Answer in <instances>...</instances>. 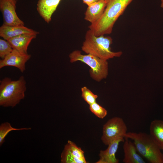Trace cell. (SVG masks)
<instances>
[{
	"label": "cell",
	"instance_id": "1",
	"mask_svg": "<svg viewBox=\"0 0 163 163\" xmlns=\"http://www.w3.org/2000/svg\"><path fill=\"white\" fill-rule=\"evenodd\" d=\"M106 0V5L102 16L88 26L97 36L110 34L117 20L133 0Z\"/></svg>",
	"mask_w": 163,
	"mask_h": 163
},
{
	"label": "cell",
	"instance_id": "2",
	"mask_svg": "<svg viewBox=\"0 0 163 163\" xmlns=\"http://www.w3.org/2000/svg\"><path fill=\"white\" fill-rule=\"evenodd\" d=\"M112 43L111 37L104 35L96 36L89 29L86 33L85 40L81 48L87 54H91L107 60L114 57H119L123 53L120 51L114 52L111 51L110 46Z\"/></svg>",
	"mask_w": 163,
	"mask_h": 163
},
{
	"label": "cell",
	"instance_id": "3",
	"mask_svg": "<svg viewBox=\"0 0 163 163\" xmlns=\"http://www.w3.org/2000/svg\"><path fill=\"white\" fill-rule=\"evenodd\" d=\"M133 141L138 152L151 163H163L161 149L150 135L145 133L127 132L125 138Z\"/></svg>",
	"mask_w": 163,
	"mask_h": 163
},
{
	"label": "cell",
	"instance_id": "4",
	"mask_svg": "<svg viewBox=\"0 0 163 163\" xmlns=\"http://www.w3.org/2000/svg\"><path fill=\"white\" fill-rule=\"evenodd\" d=\"M26 90V82L23 76L17 80L6 77L0 81V105L14 107L24 98Z\"/></svg>",
	"mask_w": 163,
	"mask_h": 163
},
{
	"label": "cell",
	"instance_id": "5",
	"mask_svg": "<svg viewBox=\"0 0 163 163\" xmlns=\"http://www.w3.org/2000/svg\"><path fill=\"white\" fill-rule=\"evenodd\" d=\"M70 62L79 61L88 65L90 68L89 73L91 77L98 82L105 78L108 73V64L107 61L101 59L90 54L83 55L80 50H75L69 55Z\"/></svg>",
	"mask_w": 163,
	"mask_h": 163
},
{
	"label": "cell",
	"instance_id": "6",
	"mask_svg": "<svg viewBox=\"0 0 163 163\" xmlns=\"http://www.w3.org/2000/svg\"><path fill=\"white\" fill-rule=\"evenodd\" d=\"M127 128L121 118L114 117L109 119L103 126L101 139L108 145L111 142L120 138H125Z\"/></svg>",
	"mask_w": 163,
	"mask_h": 163
},
{
	"label": "cell",
	"instance_id": "7",
	"mask_svg": "<svg viewBox=\"0 0 163 163\" xmlns=\"http://www.w3.org/2000/svg\"><path fill=\"white\" fill-rule=\"evenodd\" d=\"M16 0H0V9L3 15V24L14 26L24 25V23L18 16Z\"/></svg>",
	"mask_w": 163,
	"mask_h": 163
},
{
	"label": "cell",
	"instance_id": "8",
	"mask_svg": "<svg viewBox=\"0 0 163 163\" xmlns=\"http://www.w3.org/2000/svg\"><path fill=\"white\" fill-rule=\"evenodd\" d=\"M62 163H86L84 152L72 141L68 140L61 156Z\"/></svg>",
	"mask_w": 163,
	"mask_h": 163
},
{
	"label": "cell",
	"instance_id": "9",
	"mask_svg": "<svg viewBox=\"0 0 163 163\" xmlns=\"http://www.w3.org/2000/svg\"><path fill=\"white\" fill-rule=\"evenodd\" d=\"M31 57L28 54H24L13 49L9 54L0 60V69L5 66L17 68L23 72L25 70V64Z\"/></svg>",
	"mask_w": 163,
	"mask_h": 163
},
{
	"label": "cell",
	"instance_id": "10",
	"mask_svg": "<svg viewBox=\"0 0 163 163\" xmlns=\"http://www.w3.org/2000/svg\"><path fill=\"white\" fill-rule=\"evenodd\" d=\"M124 138L115 140L109 144L108 147L105 150L100 151L99 159L96 163H118L119 160L115 155L120 143L124 142Z\"/></svg>",
	"mask_w": 163,
	"mask_h": 163
},
{
	"label": "cell",
	"instance_id": "11",
	"mask_svg": "<svg viewBox=\"0 0 163 163\" xmlns=\"http://www.w3.org/2000/svg\"><path fill=\"white\" fill-rule=\"evenodd\" d=\"M106 5V0H99L91 4L85 11V19L91 24L96 22L102 16Z\"/></svg>",
	"mask_w": 163,
	"mask_h": 163
},
{
	"label": "cell",
	"instance_id": "12",
	"mask_svg": "<svg viewBox=\"0 0 163 163\" xmlns=\"http://www.w3.org/2000/svg\"><path fill=\"white\" fill-rule=\"evenodd\" d=\"M61 0H39L37 10L44 20L49 23Z\"/></svg>",
	"mask_w": 163,
	"mask_h": 163
},
{
	"label": "cell",
	"instance_id": "13",
	"mask_svg": "<svg viewBox=\"0 0 163 163\" xmlns=\"http://www.w3.org/2000/svg\"><path fill=\"white\" fill-rule=\"evenodd\" d=\"M39 32L24 25L9 26L3 24L0 27V36L6 40L23 34H35Z\"/></svg>",
	"mask_w": 163,
	"mask_h": 163
},
{
	"label": "cell",
	"instance_id": "14",
	"mask_svg": "<svg viewBox=\"0 0 163 163\" xmlns=\"http://www.w3.org/2000/svg\"><path fill=\"white\" fill-rule=\"evenodd\" d=\"M123 146L124 163H145V162L137 153V151L133 142L125 138Z\"/></svg>",
	"mask_w": 163,
	"mask_h": 163
},
{
	"label": "cell",
	"instance_id": "15",
	"mask_svg": "<svg viewBox=\"0 0 163 163\" xmlns=\"http://www.w3.org/2000/svg\"><path fill=\"white\" fill-rule=\"evenodd\" d=\"M37 35L35 34H23L11 38L7 41L13 49L21 53L27 54L28 46Z\"/></svg>",
	"mask_w": 163,
	"mask_h": 163
},
{
	"label": "cell",
	"instance_id": "16",
	"mask_svg": "<svg viewBox=\"0 0 163 163\" xmlns=\"http://www.w3.org/2000/svg\"><path fill=\"white\" fill-rule=\"evenodd\" d=\"M149 134L159 147L163 149V121L155 120L152 121L149 126Z\"/></svg>",
	"mask_w": 163,
	"mask_h": 163
},
{
	"label": "cell",
	"instance_id": "17",
	"mask_svg": "<svg viewBox=\"0 0 163 163\" xmlns=\"http://www.w3.org/2000/svg\"><path fill=\"white\" fill-rule=\"evenodd\" d=\"M30 128H17L13 127L8 122L2 123L0 125V145L2 146L4 142L5 138L8 133L13 130H27L30 129Z\"/></svg>",
	"mask_w": 163,
	"mask_h": 163
},
{
	"label": "cell",
	"instance_id": "18",
	"mask_svg": "<svg viewBox=\"0 0 163 163\" xmlns=\"http://www.w3.org/2000/svg\"><path fill=\"white\" fill-rule=\"evenodd\" d=\"M82 97L89 105L96 102L98 96L94 94L86 86L82 88Z\"/></svg>",
	"mask_w": 163,
	"mask_h": 163
},
{
	"label": "cell",
	"instance_id": "19",
	"mask_svg": "<svg viewBox=\"0 0 163 163\" xmlns=\"http://www.w3.org/2000/svg\"><path fill=\"white\" fill-rule=\"evenodd\" d=\"M90 111L98 117L103 119L107 115V111L96 102L89 105Z\"/></svg>",
	"mask_w": 163,
	"mask_h": 163
},
{
	"label": "cell",
	"instance_id": "20",
	"mask_svg": "<svg viewBox=\"0 0 163 163\" xmlns=\"http://www.w3.org/2000/svg\"><path fill=\"white\" fill-rule=\"evenodd\" d=\"M13 50L12 46L7 40L0 39V57L2 59L11 53Z\"/></svg>",
	"mask_w": 163,
	"mask_h": 163
},
{
	"label": "cell",
	"instance_id": "21",
	"mask_svg": "<svg viewBox=\"0 0 163 163\" xmlns=\"http://www.w3.org/2000/svg\"><path fill=\"white\" fill-rule=\"evenodd\" d=\"M83 2L88 6L91 4L99 0H82Z\"/></svg>",
	"mask_w": 163,
	"mask_h": 163
},
{
	"label": "cell",
	"instance_id": "22",
	"mask_svg": "<svg viewBox=\"0 0 163 163\" xmlns=\"http://www.w3.org/2000/svg\"><path fill=\"white\" fill-rule=\"evenodd\" d=\"M160 7L163 9V0H161Z\"/></svg>",
	"mask_w": 163,
	"mask_h": 163
},
{
	"label": "cell",
	"instance_id": "23",
	"mask_svg": "<svg viewBox=\"0 0 163 163\" xmlns=\"http://www.w3.org/2000/svg\"><path fill=\"white\" fill-rule=\"evenodd\" d=\"M16 0V1H17L18 0Z\"/></svg>",
	"mask_w": 163,
	"mask_h": 163
},
{
	"label": "cell",
	"instance_id": "24",
	"mask_svg": "<svg viewBox=\"0 0 163 163\" xmlns=\"http://www.w3.org/2000/svg\"><path fill=\"white\" fill-rule=\"evenodd\" d=\"M162 150H163V149H162Z\"/></svg>",
	"mask_w": 163,
	"mask_h": 163
}]
</instances>
